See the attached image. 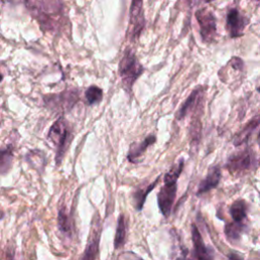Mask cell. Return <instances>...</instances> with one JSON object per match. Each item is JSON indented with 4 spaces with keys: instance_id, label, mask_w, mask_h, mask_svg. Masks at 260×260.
I'll use <instances>...</instances> for the list:
<instances>
[{
    "instance_id": "obj_1",
    "label": "cell",
    "mask_w": 260,
    "mask_h": 260,
    "mask_svg": "<svg viewBox=\"0 0 260 260\" xmlns=\"http://www.w3.org/2000/svg\"><path fill=\"white\" fill-rule=\"evenodd\" d=\"M72 132L68 121L63 117H59L53 125L50 127L48 132V140L56 148V165L59 166L64 157L67 146L71 140Z\"/></svg>"
},
{
    "instance_id": "obj_2",
    "label": "cell",
    "mask_w": 260,
    "mask_h": 260,
    "mask_svg": "<svg viewBox=\"0 0 260 260\" xmlns=\"http://www.w3.org/2000/svg\"><path fill=\"white\" fill-rule=\"evenodd\" d=\"M143 68L139 64L135 54L131 50H126L119 64V73L123 84L127 90H130L134 81L142 73Z\"/></svg>"
},
{
    "instance_id": "obj_3",
    "label": "cell",
    "mask_w": 260,
    "mask_h": 260,
    "mask_svg": "<svg viewBox=\"0 0 260 260\" xmlns=\"http://www.w3.org/2000/svg\"><path fill=\"white\" fill-rule=\"evenodd\" d=\"M45 106L55 112H66L71 110L78 102V91L75 89L63 90L58 93L46 94L43 98Z\"/></svg>"
},
{
    "instance_id": "obj_4",
    "label": "cell",
    "mask_w": 260,
    "mask_h": 260,
    "mask_svg": "<svg viewBox=\"0 0 260 260\" xmlns=\"http://www.w3.org/2000/svg\"><path fill=\"white\" fill-rule=\"evenodd\" d=\"M200 27V36L204 42L210 43L216 36V20L213 13L207 8H201L195 13Z\"/></svg>"
},
{
    "instance_id": "obj_5",
    "label": "cell",
    "mask_w": 260,
    "mask_h": 260,
    "mask_svg": "<svg viewBox=\"0 0 260 260\" xmlns=\"http://www.w3.org/2000/svg\"><path fill=\"white\" fill-rule=\"evenodd\" d=\"M143 0H132L130 6V26H129V38L131 41H135L144 25V18L142 12Z\"/></svg>"
},
{
    "instance_id": "obj_6",
    "label": "cell",
    "mask_w": 260,
    "mask_h": 260,
    "mask_svg": "<svg viewBox=\"0 0 260 260\" xmlns=\"http://www.w3.org/2000/svg\"><path fill=\"white\" fill-rule=\"evenodd\" d=\"M101 220L99 217V213H95L92 222H91V229L87 241V245L84 251V254L82 256L83 259H94L98 256L99 252V243H100V236H101Z\"/></svg>"
},
{
    "instance_id": "obj_7",
    "label": "cell",
    "mask_w": 260,
    "mask_h": 260,
    "mask_svg": "<svg viewBox=\"0 0 260 260\" xmlns=\"http://www.w3.org/2000/svg\"><path fill=\"white\" fill-rule=\"evenodd\" d=\"M177 192V182H165L157 195V202L161 213L169 216Z\"/></svg>"
},
{
    "instance_id": "obj_8",
    "label": "cell",
    "mask_w": 260,
    "mask_h": 260,
    "mask_svg": "<svg viewBox=\"0 0 260 260\" xmlns=\"http://www.w3.org/2000/svg\"><path fill=\"white\" fill-rule=\"evenodd\" d=\"M247 23V18L243 16L238 9L233 8L228 12L226 30L231 38H238L242 36Z\"/></svg>"
},
{
    "instance_id": "obj_9",
    "label": "cell",
    "mask_w": 260,
    "mask_h": 260,
    "mask_svg": "<svg viewBox=\"0 0 260 260\" xmlns=\"http://www.w3.org/2000/svg\"><path fill=\"white\" fill-rule=\"evenodd\" d=\"M203 98H204V90L202 89V87L195 88L192 91V93L188 96V99L185 101V103L182 105V107L180 108L177 115V119L181 120L185 118L190 111H194L195 114H197L199 109L202 108Z\"/></svg>"
},
{
    "instance_id": "obj_10",
    "label": "cell",
    "mask_w": 260,
    "mask_h": 260,
    "mask_svg": "<svg viewBox=\"0 0 260 260\" xmlns=\"http://www.w3.org/2000/svg\"><path fill=\"white\" fill-rule=\"evenodd\" d=\"M251 165L250 152L246 149L232 155L228 160V169L233 174H241L246 172Z\"/></svg>"
},
{
    "instance_id": "obj_11",
    "label": "cell",
    "mask_w": 260,
    "mask_h": 260,
    "mask_svg": "<svg viewBox=\"0 0 260 260\" xmlns=\"http://www.w3.org/2000/svg\"><path fill=\"white\" fill-rule=\"evenodd\" d=\"M220 177H221V171L218 167H213L212 169H210L206 178L200 183L197 194H202L215 188L219 183Z\"/></svg>"
},
{
    "instance_id": "obj_12",
    "label": "cell",
    "mask_w": 260,
    "mask_h": 260,
    "mask_svg": "<svg viewBox=\"0 0 260 260\" xmlns=\"http://www.w3.org/2000/svg\"><path fill=\"white\" fill-rule=\"evenodd\" d=\"M192 240L194 244V257L199 259H210L212 256L209 254L207 248L204 245L202 237L195 224L192 225Z\"/></svg>"
},
{
    "instance_id": "obj_13",
    "label": "cell",
    "mask_w": 260,
    "mask_h": 260,
    "mask_svg": "<svg viewBox=\"0 0 260 260\" xmlns=\"http://www.w3.org/2000/svg\"><path fill=\"white\" fill-rule=\"evenodd\" d=\"M260 125V116H256L254 117L252 120L249 121V123L237 134L236 138H235V145H241L244 142H246L250 135L253 133V131Z\"/></svg>"
},
{
    "instance_id": "obj_14",
    "label": "cell",
    "mask_w": 260,
    "mask_h": 260,
    "mask_svg": "<svg viewBox=\"0 0 260 260\" xmlns=\"http://www.w3.org/2000/svg\"><path fill=\"white\" fill-rule=\"evenodd\" d=\"M155 142V136L154 135H148L147 137L144 138V140L142 142L139 143H134L131 145L129 153H128V159L131 161H134L135 159H137V157H139L144 151L145 149L153 144Z\"/></svg>"
},
{
    "instance_id": "obj_15",
    "label": "cell",
    "mask_w": 260,
    "mask_h": 260,
    "mask_svg": "<svg viewBox=\"0 0 260 260\" xmlns=\"http://www.w3.org/2000/svg\"><path fill=\"white\" fill-rule=\"evenodd\" d=\"M13 164V150L11 145L0 149V176L6 175Z\"/></svg>"
},
{
    "instance_id": "obj_16",
    "label": "cell",
    "mask_w": 260,
    "mask_h": 260,
    "mask_svg": "<svg viewBox=\"0 0 260 260\" xmlns=\"http://www.w3.org/2000/svg\"><path fill=\"white\" fill-rule=\"evenodd\" d=\"M25 160L34 168L38 170H43L46 165L45 152L39 149H32L28 151L25 155Z\"/></svg>"
},
{
    "instance_id": "obj_17",
    "label": "cell",
    "mask_w": 260,
    "mask_h": 260,
    "mask_svg": "<svg viewBox=\"0 0 260 260\" xmlns=\"http://www.w3.org/2000/svg\"><path fill=\"white\" fill-rule=\"evenodd\" d=\"M58 228L59 231L64 234L69 236L71 232V219L70 216L67 212L66 206H63L59 209L58 211Z\"/></svg>"
},
{
    "instance_id": "obj_18",
    "label": "cell",
    "mask_w": 260,
    "mask_h": 260,
    "mask_svg": "<svg viewBox=\"0 0 260 260\" xmlns=\"http://www.w3.org/2000/svg\"><path fill=\"white\" fill-rule=\"evenodd\" d=\"M126 239V222L124 215H120L117 223V229H116V235H115V240H114V246L116 249L121 248L124 245Z\"/></svg>"
},
{
    "instance_id": "obj_19",
    "label": "cell",
    "mask_w": 260,
    "mask_h": 260,
    "mask_svg": "<svg viewBox=\"0 0 260 260\" xmlns=\"http://www.w3.org/2000/svg\"><path fill=\"white\" fill-rule=\"evenodd\" d=\"M247 206L243 200H238L231 206V215L235 221H243L247 215Z\"/></svg>"
},
{
    "instance_id": "obj_20",
    "label": "cell",
    "mask_w": 260,
    "mask_h": 260,
    "mask_svg": "<svg viewBox=\"0 0 260 260\" xmlns=\"http://www.w3.org/2000/svg\"><path fill=\"white\" fill-rule=\"evenodd\" d=\"M157 181H158V180L156 179L152 184L148 185V186L145 187V188L142 187V189H139L138 191H136V192L134 193V202H135V206H136V208H137L138 210H140V209L142 208L147 194L155 187Z\"/></svg>"
},
{
    "instance_id": "obj_21",
    "label": "cell",
    "mask_w": 260,
    "mask_h": 260,
    "mask_svg": "<svg viewBox=\"0 0 260 260\" xmlns=\"http://www.w3.org/2000/svg\"><path fill=\"white\" fill-rule=\"evenodd\" d=\"M85 99L89 105L99 104L103 99V90L96 85H91L85 90Z\"/></svg>"
},
{
    "instance_id": "obj_22",
    "label": "cell",
    "mask_w": 260,
    "mask_h": 260,
    "mask_svg": "<svg viewBox=\"0 0 260 260\" xmlns=\"http://www.w3.org/2000/svg\"><path fill=\"white\" fill-rule=\"evenodd\" d=\"M243 224L242 221H235L233 223H228L225 225V235L228 236L229 239L235 240L238 239L242 230H243Z\"/></svg>"
},
{
    "instance_id": "obj_23",
    "label": "cell",
    "mask_w": 260,
    "mask_h": 260,
    "mask_svg": "<svg viewBox=\"0 0 260 260\" xmlns=\"http://www.w3.org/2000/svg\"><path fill=\"white\" fill-rule=\"evenodd\" d=\"M190 133H191V142L192 144H197L200 140L201 136V122L199 118H194L191 126H190Z\"/></svg>"
},
{
    "instance_id": "obj_24",
    "label": "cell",
    "mask_w": 260,
    "mask_h": 260,
    "mask_svg": "<svg viewBox=\"0 0 260 260\" xmlns=\"http://www.w3.org/2000/svg\"><path fill=\"white\" fill-rule=\"evenodd\" d=\"M203 1H205V2H211V1H214V0H203Z\"/></svg>"
},
{
    "instance_id": "obj_25",
    "label": "cell",
    "mask_w": 260,
    "mask_h": 260,
    "mask_svg": "<svg viewBox=\"0 0 260 260\" xmlns=\"http://www.w3.org/2000/svg\"><path fill=\"white\" fill-rule=\"evenodd\" d=\"M2 78H3V76H2V74H1V73H0V81H1V80H2Z\"/></svg>"
},
{
    "instance_id": "obj_26",
    "label": "cell",
    "mask_w": 260,
    "mask_h": 260,
    "mask_svg": "<svg viewBox=\"0 0 260 260\" xmlns=\"http://www.w3.org/2000/svg\"><path fill=\"white\" fill-rule=\"evenodd\" d=\"M258 140H259V142H260V133H259V135H258Z\"/></svg>"
},
{
    "instance_id": "obj_27",
    "label": "cell",
    "mask_w": 260,
    "mask_h": 260,
    "mask_svg": "<svg viewBox=\"0 0 260 260\" xmlns=\"http://www.w3.org/2000/svg\"><path fill=\"white\" fill-rule=\"evenodd\" d=\"M259 164H260V158H259Z\"/></svg>"
}]
</instances>
